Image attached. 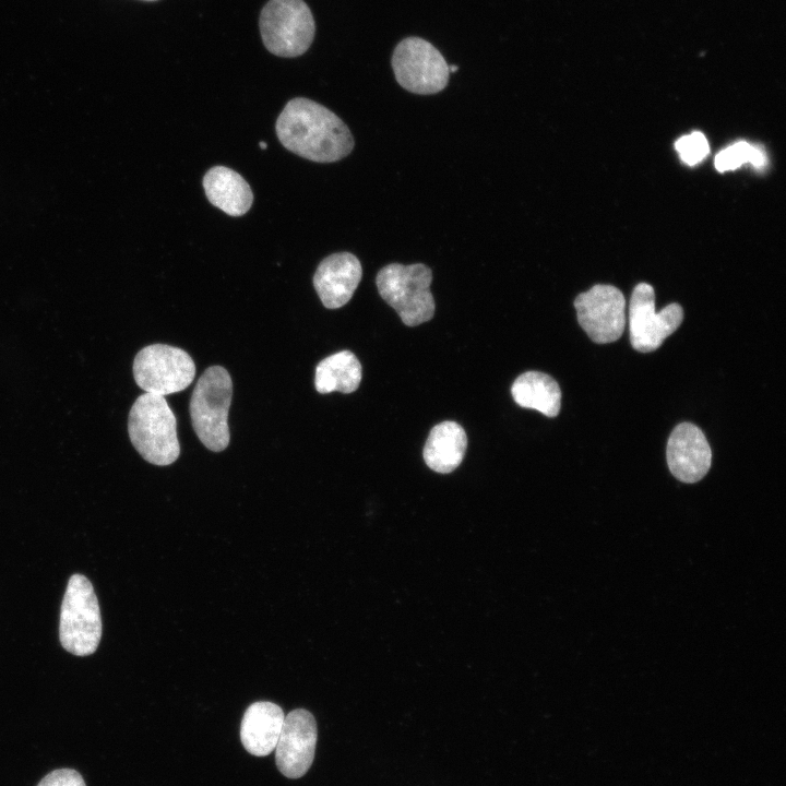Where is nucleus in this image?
I'll use <instances>...</instances> for the list:
<instances>
[{"label": "nucleus", "mask_w": 786, "mask_h": 786, "mask_svg": "<svg viewBox=\"0 0 786 786\" xmlns=\"http://www.w3.org/2000/svg\"><path fill=\"white\" fill-rule=\"evenodd\" d=\"M284 147L315 163H334L354 148L348 127L333 111L305 97L290 99L276 121Z\"/></svg>", "instance_id": "nucleus-1"}, {"label": "nucleus", "mask_w": 786, "mask_h": 786, "mask_svg": "<svg viewBox=\"0 0 786 786\" xmlns=\"http://www.w3.org/2000/svg\"><path fill=\"white\" fill-rule=\"evenodd\" d=\"M128 432L135 450L151 464L170 465L180 454L176 417L164 396L140 395L129 413Z\"/></svg>", "instance_id": "nucleus-2"}, {"label": "nucleus", "mask_w": 786, "mask_h": 786, "mask_svg": "<svg viewBox=\"0 0 786 786\" xmlns=\"http://www.w3.org/2000/svg\"><path fill=\"white\" fill-rule=\"evenodd\" d=\"M231 397V378L221 366L209 367L192 392L189 406L192 427L199 440L213 452L225 450L229 443Z\"/></svg>", "instance_id": "nucleus-3"}, {"label": "nucleus", "mask_w": 786, "mask_h": 786, "mask_svg": "<svg viewBox=\"0 0 786 786\" xmlns=\"http://www.w3.org/2000/svg\"><path fill=\"white\" fill-rule=\"evenodd\" d=\"M431 281L432 272L424 263H391L383 266L376 277L381 298L407 326H416L432 319L436 303L430 291Z\"/></svg>", "instance_id": "nucleus-4"}, {"label": "nucleus", "mask_w": 786, "mask_h": 786, "mask_svg": "<svg viewBox=\"0 0 786 786\" xmlns=\"http://www.w3.org/2000/svg\"><path fill=\"white\" fill-rule=\"evenodd\" d=\"M59 636L64 650L78 656L93 654L102 638V618L92 583L81 574L70 577L60 611Z\"/></svg>", "instance_id": "nucleus-5"}, {"label": "nucleus", "mask_w": 786, "mask_h": 786, "mask_svg": "<svg viewBox=\"0 0 786 786\" xmlns=\"http://www.w3.org/2000/svg\"><path fill=\"white\" fill-rule=\"evenodd\" d=\"M259 24L266 49L285 58L306 52L315 32L313 15L302 0H270Z\"/></svg>", "instance_id": "nucleus-6"}, {"label": "nucleus", "mask_w": 786, "mask_h": 786, "mask_svg": "<svg viewBox=\"0 0 786 786\" xmlns=\"http://www.w3.org/2000/svg\"><path fill=\"white\" fill-rule=\"evenodd\" d=\"M132 369L135 383L143 391L160 396L187 389L195 376L191 356L166 344H152L140 349Z\"/></svg>", "instance_id": "nucleus-7"}, {"label": "nucleus", "mask_w": 786, "mask_h": 786, "mask_svg": "<svg viewBox=\"0 0 786 786\" xmlns=\"http://www.w3.org/2000/svg\"><path fill=\"white\" fill-rule=\"evenodd\" d=\"M392 68L397 83L414 94L439 93L449 82L445 59L436 47L419 37H407L395 47Z\"/></svg>", "instance_id": "nucleus-8"}, {"label": "nucleus", "mask_w": 786, "mask_h": 786, "mask_svg": "<svg viewBox=\"0 0 786 786\" xmlns=\"http://www.w3.org/2000/svg\"><path fill=\"white\" fill-rule=\"evenodd\" d=\"M682 320L680 305L670 303L657 312L653 287L647 283L635 286L629 307L630 342L635 350H656L680 326Z\"/></svg>", "instance_id": "nucleus-9"}, {"label": "nucleus", "mask_w": 786, "mask_h": 786, "mask_svg": "<svg viewBox=\"0 0 786 786\" xmlns=\"http://www.w3.org/2000/svg\"><path fill=\"white\" fill-rule=\"evenodd\" d=\"M574 308L580 325L593 342L612 343L622 335L626 299L617 287L595 285L576 296Z\"/></svg>", "instance_id": "nucleus-10"}, {"label": "nucleus", "mask_w": 786, "mask_h": 786, "mask_svg": "<svg viewBox=\"0 0 786 786\" xmlns=\"http://www.w3.org/2000/svg\"><path fill=\"white\" fill-rule=\"evenodd\" d=\"M317 743V724L313 715L297 708L285 715L275 747V761L279 772L289 778H299L312 764Z\"/></svg>", "instance_id": "nucleus-11"}, {"label": "nucleus", "mask_w": 786, "mask_h": 786, "mask_svg": "<svg viewBox=\"0 0 786 786\" xmlns=\"http://www.w3.org/2000/svg\"><path fill=\"white\" fill-rule=\"evenodd\" d=\"M666 457L670 473L682 483L692 484L708 472L712 451L699 427L681 422L669 436Z\"/></svg>", "instance_id": "nucleus-12"}, {"label": "nucleus", "mask_w": 786, "mask_h": 786, "mask_svg": "<svg viewBox=\"0 0 786 786\" xmlns=\"http://www.w3.org/2000/svg\"><path fill=\"white\" fill-rule=\"evenodd\" d=\"M362 276V267L356 255L349 252L333 253L323 259L313 275L314 289L327 309L346 305Z\"/></svg>", "instance_id": "nucleus-13"}, {"label": "nucleus", "mask_w": 786, "mask_h": 786, "mask_svg": "<svg viewBox=\"0 0 786 786\" xmlns=\"http://www.w3.org/2000/svg\"><path fill=\"white\" fill-rule=\"evenodd\" d=\"M285 714L277 704L269 701L252 703L243 714L240 740L245 749L257 757L274 751Z\"/></svg>", "instance_id": "nucleus-14"}, {"label": "nucleus", "mask_w": 786, "mask_h": 786, "mask_svg": "<svg viewBox=\"0 0 786 786\" xmlns=\"http://www.w3.org/2000/svg\"><path fill=\"white\" fill-rule=\"evenodd\" d=\"M203 188L210 203L230 216L246 214L253 202L249 183L225 166L210 168L203 177Z\"/></svg>", "instance_id": "nucleus-15"}, {"label": "nucleus", "mask_w": 786, "mask_h": 786, "mask_svg": "<svg viewBox=\"0 0 786 786\" xmlns=\"http://www.w3.org/2000/svg\"><path fill=\"white\" fill-rule=\"evenodd\" d=\"M466 448L467 437L463 427L455 421L446 420L431 429L422 455L429 468L448 474L462 463Z\"/></svg>", "instance_id": "nucleus-16"}, {"label": "nucleus", "mask_w": 786, "mask_h": 786, "mask_svg": "<svg viewBox=\"0 0 786 786\" xmlns=\"http://www.w3.org/2000/svg\"><path fill=\"white\" fill-rule=\"evenodd\" d=\"M511 394L521 407L536 409L547 417H556L559 414L561 406L559 384L544 372L522 373L513 382Z\"/></svg>", "instance_id": "nucleus-17"}, {"label": "nucleus", "mask_w": 786, "mask_h": 786, "mask_svg": "<svg viewBox=\"0 0 786 786\" xmlns=\"http://www.w3.org/2000/svg\"><path fill=\"white\" fill-rule=\"evenodd\" d=\"M361 381V365L349 350H342L322 359L315 367V390L321 394L338 391L352 393Z\"/></svg>", "instance_id": "nucleus-18"}, {"label": "nucleus", "mask_w": 786, "mask_h": 786, "mask_svg": "<svg viewBox=\"0 0 786 786\" xmlns=\"http://www.w3.org/2000/svg\"><path fill=\"white\" fill-rule=\"evenodd\" d=\"M746 163L751 164L758 170L765 168L767 155L764 148L760 145L739 141L722 150L715 157V167L720 172L737 169Z\"/></svg>", "instance_id": "nucleus-19"}, {"label": "nucleus", "mask_w": 786, "mask_h": 786, "mask_svg": "<svg viewBox=\"0 0 786 786\" xmlns=\"http://www.w3.org/2000/svg\"><path fill=\"white\" fill-rule=\"evenodd\" d=\"M675 147L680 159L690 166L702 162L710 152V145L705 135L699 131L678 139Z\"/></svg>", "instance_id": "nucleus-20"}, {"label": "nucleus", "mask_w": 786, "mask_h": 786, "mask_svg": "<svg viewBox=\"0 0 786 786\" xmlns=\"http://www.w3.org/2000/svg\"><path fill=\"white\" fill-rule=\"evenodd\" d=\"M37 786H86L79 772L59 769L47 774Z\"/></svg>", "instance_id": "nucleus-21"}, {"label": "nucleus", "mask_w": 786, "mask_h": 786, "mask_svg": "<svg viewBox=\"0 0 786 786\" xmlns=\"http://www.w3.org/2000/svg\"><path fill=\"white\" fill-rule=\"evenodd\" d=\"M458 70L457 66H449V72H456Z\"/></svg>", "instance_id": "nucleus-22"}, {"label": "nucleus", "mask_w": 786, "mask_h": 786, "mask_svg": "<svg viewBox=\"0 0 786 786\" xmlns=\"http://www.w3.org/2000/svg\"><path fill=\"white\" fill-rule=\"evenodd\" d=\"M259 145H260V147L263 148V150L266 148V143H265V142H260Z\"/></svg>", "instance_id": "nucleus-23"}, {"label": "nucleus", "mask_w": 786, "mask_h": 786, "mask_svg": "<svg viewBox=\"0 0 786 786\" xmlns=\"http://www.w3.org/2000/svg\"><path fill=\"white\" fill-rule=\"evenodd\" d=\"M145 1H154V0H145Z\"/></svg>", "instance_id": "nucleus-24"}]
</instances>
